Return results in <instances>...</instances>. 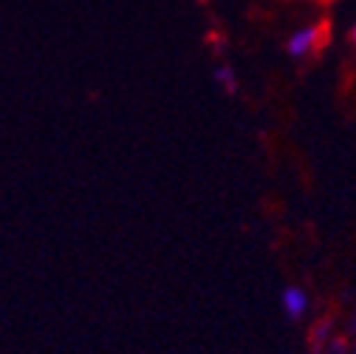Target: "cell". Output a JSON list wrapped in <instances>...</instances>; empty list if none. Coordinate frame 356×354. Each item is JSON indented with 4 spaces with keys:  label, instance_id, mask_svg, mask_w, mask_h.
Wrapping results in <instances>:
<instances>
[{
    "label": "cell",
    "instance_id": "cell-1",
    "mask_svg": "<svg viewBox=\"0 0 356 354\" xmlns=\"http://www.w3.org/2000/svg\"><path fill=\"white\" fill-rule=\"evenodd\" d=\"M317 34H320V29L317 26H302V29H297L289 40H286V52L291 54V57H305V54H311L314 52V46H317Z\"/></svg>",
    "mask_w": 356,
    "mask_h": 354
},
{
    "label": "cell",
    "instance_id": "cell-2",
    "mask_svg": "<svg viewBox=\"0 0 356 354\" xmlns=\"http://www.w3.org/2000/svg\"><path fill=\"white\" fill-rule=\"evenodd\" d=\"M280 303H283L286 318L300 321V318L308 312V292H305L302 286H294V284H291V286H286V289H283Z\"/></svg>",
    "mask_w": 356,
    "mask_h": 354
},
{
    "label": "cell",
    "instance_id": "cell-3",
    "mask_svg": "<svg viewBox=\"0 0 356 354\" xmlns=\"http://www.w3.org/2000/svg\"><path fill=\"white\" fill-rule=\"evenodd\" d=\"M215 77H218V82H224V88H227L229 94H235V91H238V79H235V71H232L229 66L215 68Z\"/></svg>",
    "mask_w": 356,
    "mask_h": 354
},
{
    "label": "cell",
    "instance_id": "cell-4",
    "mask_svg": "<svg viewBox=\"0 0 356 354\" xmlns=\"http://www.w3.org/2000/svg\"><path fill=\"white\" fill-rule=\"evenodd\" d=\"M317 354H345V343L342 340H331L328 346L317 348Z\"/></svg>",
    "mask_w": 356,
    "mask_h": 354
},
{
    "label": "cell",
    "instance_id": "cell-5",
    "mask_svg": "<svg viewBox=\"0 0 356 354\" xmlns=\"http://www.w3.org/2000/svg\"><path fill=\"white\" fill-rule=\"evenodd\" d=\"M350 40H353V46H356V26L350 29Z\"/></svg>",
    "mask_w": 356,
    "mask_h": 354
},
{
    "label": "cell",
    "instance_id": "cell-6",
    "mask_svg": "<svg viewBox=\"0 0 356 354\" xmlns=\"http://www.w3.org/2000/svg\"><path fill=\"white\" fill-rule=\"evenodd\" d=\"M353 351H356V343H353Z\"/></svg>",
    "mask_w": 356,
    "mask_h": 354
}]
</instances>
